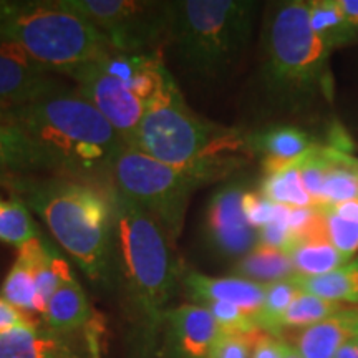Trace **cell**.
<instances>
[{
	"label": "cell",
	"instance_id": "7a4b0ae2",
	"mask_svg": "<svg viewBox=\"0 0 358 358\" xmlns=\"http://www.w3.org/2000/svg\"><path fill=\"white\" fill-rule=\"evenodd\" d=\"M0 123L32 136L55 163L58 174L78 181L110 179L124 141L108 120L77 90L0 113Z\"/></svg>",
	"mask_w": 358,
	"mask_h": 358
},
{
	"label": "cell",
	"instance_id": "52a82bcc",
	"mask_svg": "<svg viewBox=\"0 0 358 358\" xmlns=\"http://www.w3.org/2000/svg\"><path fill=\"white\" fill-rule=\"evenodd\" d=\"M0 40L19 45L58 73L115 52L100 30L64 0H0Z\"/></svg>",
	"mask_w": 358,
	"mask_h": 358
},
{
	"label": "cell",
	"instance_id": "8d00e7d4",
	"mask_svg": "<svg viewBox=\"0 0 358 358\" xmlns=\"http://www.w3.org/2000/svg\"><path fill=\"white\" fill-rule=\"evenodd\" d=\"M20 327H37L34 319L0 297V334Z\"/></svg>",
	"mask_w": 358,
	"mask_h": 358
},
{
	"label": "cell",
	"instance_id": "4316f807",
	"mask_svg": "<svg viewBox=\"0 0 358 358\" xmlns=\"http://www.w3.org/2000/svg\"><path fill=\"white\" fill-rule=\"evenodd\" d=\"M310 6V27L330 48L345 45L355 37V30L340 8L338 0H317Z\"/></svg>",
	"mask_w": 358,
	"mask_h": 358
},
{
	"label": "cell",
	"instance_id": "d590c367",
	"mask_svg": "<svg viewBox=\"0 0 358 358\" xmlns=\"http://www.w3.org/2000/svg\"><path fill=\"white\" fill-rule=\"evenodd\" d=\"M285 347H287V342L275 337V335L259 332L254 338L250 358H284Z\"/></svg>",
	"mask_w": 358,
	"mask_h": 358
},
{
	"label": "cell",
	"instance_id": "74e56055",
	"mask_svg": "<svg viewBox=\"0 0 358 358\" xmlns=\"http://www.w3.org/2000/svg\"><path fill=\"white\" fill-rule=\"evenodd\" d=\"M325 208H330L332 211L340 216L342 219H347V221L358 222V199L353 201H345V203H338L332 206H325Z\"/></svg>",
	"mask_w": 358,
	"mask_h": 358
},
{
	"label": "cell",
	"instance_id": "ab89813d",
	"mask_svg": "<svg viewBox=\"0 0 358 358\" xmlns=\"http://www.w3.org/2000/svg\"><path fill=\"white\" fill-rule=\"evenodd\" d=\"M335 358H358V334L353 335L338 348Z\"/></svg>",
	"mask_w": 358,
	"mask_h": 358
},
{
	"label": "cell",
	"instance_id": "6da1fadb",
	"mask_svg": "<svg viewBox=\"0 0 358 358\" xmlns=\"http://www.w3.org/2000/svg\"><path fill=\"white\" fill-rule=\"evenodd\" d=\"M133 148L189 174L199 185L221 178L250 150L239 129L221 127L191 111L173 75H164L146 101Z\"/></svg>",
	"mask_w": 358,
	"mask_h": 358
},
{
	"label": "cell",
	"instance_id": "1f68e13d",
	"mask_svg": "<svg viewBox=\"0 0 358 358\" xmlns=\"http://www.w3.org/2000/svg\"><path fill=\"white\" fill-rule=\"evenodd\" d=\"M299 171H301L303 186L313 201L315 208L322 206V189L325 179V150L324 146L313 145L302 158H299Z\"/></svg>",
	"mask_w": 358,
	"mask_h": 358
},
{
	"label": "cell",
	"instance_id": "f1b7e54d",
	"mask_svg": "<svg viewBox=\"0 0 358 358\" xmlns=\"http://www.w3.org/2000/svg\"><path fill=\"white\" fill-rule=\"evenodd\" d=\"M345 308V306L337 302H329L315 295L306 294L299 290L295 299L290 303L284 319H282V330L285 329H306V327L320 324L330 317L337 315Z\"/></svg>",
	"mask_w": 358,
	"mask_h": 358
},
{
	"label": "cell",
	"instance_id": "9c48e42d",
	"mask_svg": "<svg viewBox=\"0 0 358 358\" xmlns=\"http://www.w3.org/2000/svg\"><path fill=\"white\" fill-rule=\"evenodd\" d=\"M64 3L92 22L118 53L146 55L158 52L166 40L169 2L64 0Z\"/></svg>",
	"mask_w": 358,
	"mask_h": 358
},
{
	"label": "cell",
	"instance_id": "836d02e7",
	"mask_svg": "<svg viewBox=\"0 0 358 358\" xmlns=\"http://www.w3.org/2000/svg\"><path fill=\"white\" fill-rule=\"evenodd\" d=\"M256 335H243L221 330L216 342L213 343L208 358H250Z\"/></svg>",
	"mask_w": 358,
	"mask_h": 358
},
{
	"label": "cell",
	"instance_id": "ffe728a7",
	"mask_svg": "<svg viewBox=\"0 0 358 358\" xmlns=\"http://www.w3.org/2000/svg\"><path fill=\"white\" fill-rule=\"evenodd\" d=\"M40 237L19 248L15 262L8 271L0 292V297L27 315H37L35 264H37Z\"/></svg>",
	"mask_w": 358,
	"mask_h": 358
},
{
	"label": "cell",
	"instance_id": "4fadbf2b",
	"mask_svg": "<svg viewBox=\"0 0 358 358\" xmlns=\"http://www.w3.org/2000/svg\"><path fill=\"white\" fill-rule=\"evenodd\" d=\"M164 358H208L221 327L204 307L185 303L164 312Z\"/></svg>",
	"mask_w": 358,
	"mask_h": 358
},
{
	"label": "cell",
	"instance_id": "7bdbcfd3",
	"mask_svg": "<svg viewBox=\"0 0 358 358\" xmlns=\"http://www.w3.org/2000/svg\"><path fill=\"white\" fill-rule=\"evenodd\" d=\"M284 358H302V357L299 355V352L295 350V348H294L292 345H290V343H287V347H285Z\"/></svg>",
	"mask_w": 358,
	"mask_h": 358
},
{
	"label": "cell",
	"instance_id": "8fae6325",
	"mask_svg": "<svg viewBox=\"0 0 358 358\" xmlns=\"http://www.w3.org/2000/svg\"><path fill=\"white\" fill-rule=\"evenodd\" d=\"M52 71L19 45L0 40V113L32 105L66 90Z\"/></svg>",
	"mask_w": 358,
	"mask_h": 358
},
{
	"label": "cell",
	"instance_id": "83f0119b",
	"mask_svg": "<svg viewBox=\"0 0 358 358\" xmlns=\"http://www.w3.org/2000/svg\"><path fill=\"white\" fill-rule=\"evenodd\" d=\"M37 237H40L38 227L24 201L20 198L6 199L0 196V243L19 249Z\"/></svg>",
	"mask_w": 358,
	"mask_h": 358
},
{
	"label": "cell",
	"instance_id": "7402d4cb",
	"mask_svg": "<svg viewBox=\"0 0 358 358\" xmlns=\"http://www.w3.org/2000/svg\"><path fill=\"white\" fill-rule=\"evenodd\" d=\"M294 285L302 292L329 302L358 303V259L324 275H294Z\"/></svg>",
	"mask_w": 358,
	"mask_h": 358
},
{
	"label": "cell",
	"instance_id": "d6a6232c",
	"mask_svg": "<svg viewBox=\"0 0 358 358\" xmlns=\"http://www.w3.org/2000/svg\"><path fill=\"white\" fill-rule=\"evenodd\" d=\"M320 211L324 214L327 239L338 252L352 259L358 250V222L342 219L330 208H320Z\"/></svg>",
	"mask_w": 358,
	"mask_h": 358
},
{
	"label": "cell",
	"instance_id": "ac0fdd59",
	"mask_svg": "<svg viewBox=\"0 0 358 358\" xmlns=\"http://www.w3.org/2000/svg\"><path fill=\"white\" fill-rule=\"evenodd\" d=\"M0 358H80L64 335L40 327H20L0 334Z\"/></svg>",
	"mask_w": 358,
	"mask_h": 358
},
{
	"label": "cell",
	"instance_id": "d4e9b609",
	"mask_svg": "<svg viewBox=\"0 0 358 358\" xmlns=\"http://www.w3.org/2000/svg\"><path fill=\"white\" fill-rule=\"evenodd\" d=\"M71 274L70 266L66 264L60 252L53 248L50 243L40 237L37 264H35V289H37V315H42L47 310L48 302L53 294L70 280Z\"/></svg>",
	"mask_w": 358,
	"mask_h": 358
},
{
	"label": "cell",
	"instance_id": "d6986e66",
	"mask_svg": "<svg viewBox=\"0 0 358 358\" xmlns=\"http://www.w3.org/2000/svg\"><path fill=\"white\" fill-rule=\"evenodd\" d=\"M92 307L85 290L75 277L66 280L53 294L43 313L47 329L58 335H66L92 324Z\"/></svg>",
	"mask_w": 358,
	"mask_h": 358
},
{
	"label": "cell",
	"instance_id": "60d3db41",
	"mask_svg": "<svg viewBox=\"0 0 358 358\" xmlns=\"http://www.w3.org/2000/svg\"><path fill=\"white\" fill-rule=\"evenodd\" d=\"M19 174H10V173H3L0 171V186H10L12 181L15 179Z\"/></svg>",
	"mask_w": 358,
	"mask_h": 358
},
{
	"label": "cell",
	"instance_id": "2e32d148",
	"mask_svg": "<svg viewBox=\"0 0 358 358\" xmlns=\"http://www.w3.org/2000/svg\"><path fill=\"white\" fill-rule=\"evenodd\" d=\"M315 145L301 128L279 124L249 136L250 151L262 155L266 174L277 173L302 158Z\"/></svg>",
	"mask_w": 358,
	"mask_h": 358
},
{
	"label": "cell",
	"instance_id": "e0dca14e",
	"mask_svg": "<svg viewBox=\"0 0 358 358\" xmlns=\"http://www.w3.org/2000/svg\"><path fill=\"white\" fill-rule=\"evenodd\" d=\"M0 171L10 174L58 173L45 150L24 129L0 123Z\"/></svg>",
	"mask_w": 358,
	"mask_h": 358
},
{
	"label": "cell",
	"instance_id": "cb8c5ba5",
	"mask_svg": "<svg viewBox=\"0 0 358 358\" xmlns=\"http://www.w3.org/2000/svg\"><path fill=\"white\" fill-rule=\"evenodd\" d=\"M236 277L259 282V284H272V282L289 280L295 275L294 264L289 254L282 250L257 245L241 257L234 266Z\"/></svg>",
	"mask_w": 358,
	"mask_h": 358
},
{
	"label": "cell",
	"instance_id": "4dcf8cb0",
	"mask_svg": "<svg viewBox=\"0 0 358 358\" xmlns=\"http://www.w3.org/2000/svg\"><path fill=\"white\" fill-rule=\"evenodd\" d=\"M196 306L204 307L214 320L217 322V325L221 327L224 332H234V334H243V335H256L262 332L259 329L256 319L249 313H245L243 308L232 306L227 302H203L196 303Z\"/></svg>",
	"mask_w": 358,
	"mask_h": 358
},
{
	"label": "cell",
	"instance_id": "603a6c76",
	"mask_svg": "<svg viewBox=\"0 0 358 358\" xmlns=\"http://www.w3.org/2000/svg\"><path fill=\"white\" fill-rule=\"evenodd\" d=\"M289 257L294 264L295 275L312 277L324 275L347 266L352 259L343 256L334 248L327 236L307 237L294 244L289 250Z\"/></svg>",
	"mask_w": 358,
	"mask_h": 358
},
{
	"label": "cell",
	"instance_id": "277c9868",
	"mask_svg": "<svg viewBox=\"0 0 358 358\" xmlns=\"http://www.w3.org/2000/svg\"><path fill=\"white\" fill-rule=\"evenodd\" d=\"M332 48L310 27L308 2H279L268 8L262 30L261 80L272 103L302 108L317 96L332 98Z\"/></svg>",
	"mask_w": 358,
	"mask_h": 358
},
{
	"label": "cell",
	"instance_id": "3957f363",
	"mask_svg": "<svg viewBox=\"0 0 358 358\" xmlns=\"http://www.w3.org/2000/svg\"><path fill=\"white\" fill-rule=\"evenodd\" d=\"M8 187L43 219L57 243L90 279L110 284L115 262L108 189L62 176H17Z\"/></svg>",
	"mask_w": 358,
	"mask_h": 358
},
{
	"label": "cell",
	"instance_id": "5bb4252c",
	"mask_svg": "<svg viewBox=\"0 0 358 358\" xmlns=\"http://www.w3.org/2000/svg\"><path fill=\"white\" fill-rule=\"evenodd\" d=\"M186 294L196 303L227 302L256 319L266 297V284L241 277H209L189 271L182 275Z\"/></svg>",
	"mask_w": 358,
	"mask_h": 358
},
{
	"label": "cell",
	"instance_id": "9a60e30c",
	"mask_svg": "<svg viewBox=\"0 0 358 358\" xmlns=\"http://www.w3.org/2000/svg\"><path fill=\"white\" fill-rule=\"evenodd\" d=\"M358 334V310L345 307L320 324L301 329L294 337V348L302 358H335L338 348Z\"/></svg>",
	"mask_w": 358,
	"mask_h": 358
},
{
	"label": "cell",
	"instance_id": "30bf717a",
	"mask_svg": "<svg viewBox=\"0 0 358 358\" xmlns=\"http://www.w3.org/2000/svg\"><path fill=\"white\" fill-rule=\"evenodd\" d=\"M64 75L77 83V92L108 120L124 145L133 146L146 103L110 75L100 62L82 65Z\"/></svg>",
	"mask_w": 358,
	"mask_h": 358
},
{
	"label": "cell",
	"instance_id": "484cf974",
	"mask_svg": "<svg viewBox=\"0 0 358 358\" xmlns=\"http://www.w3.org/2000/svg\"><path fill=\"white\" fill-rule=\"evenodd\" d=\"M297 161L280 171L266 174L261 186V194L272 203L287 206V208H315L303 186Z\"/></svg>",
	"mask_w": 358,
	"mask_h": 358
},
{
	"label": "cell",
	"instance_id": "ba28073f",
	"mask_svg": "<svg viewBox=\"0 0 358 358\" xmlns=\"http://www.w3.org/2000/svg\"><path fill=\"white\" fill-rule=\"evenodd\" d=\"M111 186L146 211L171 243L181 236L191 192L199 181L179 169L124 146L111 166Z\"/></svg>",
	"mask_w": 358,
	"mask_h": 358
},
{
	"label": "cell",
	"instance_id": "e575fe53",
	"mask_svg": "<svg viewBox=\"0 0 358 358\" xmlns=\"http://www.w3.org/2000/svg\"><path fill=\"white\" fill-rule=\"evenodd\" d=\"M297 243L289 226L285 222H271L257 231V245H266L282 252L289 254V250Z\"/></svg>",
	"mask_w": 358,
	"mask_h": 358
},
{
	"label": "cell",
	"instance_id": "44dd1931",
	"mask_svg": "<svg viewBox=\"0 0 358 358\" xmlns=\"http://www.w3.org/2000/svg\"><path fill=\"white\" fill-rule=\"evenodd\" d=\"M325 179L322 189V206H332L358 199V158L347 151L324 146ZM319 208V209H320Z\"/></svg>",
	"mask_w": 358,
	"mask_h": 358
},
{
	"label": "cell",
	"instance_id": "b9f144b4",
	"mask_svg": "<svg viewBox=\"0 0 358 358\" xmlns=\"http://www.w3.org/2000/svg\"><path fill=\"white\" fill-rule=\"evenodd\" d=\"M88 342H90V352L93 353V358H100V348H98L95 335H90Z\"/></svg>",
	"mask_w": 358,
	"mask_h": 358
},
{
	"label": "cell",
	"instance_id": "f546056e",
	"mask_svg": "<svg viewBox=\"0 0 358 358\" xmlns=\"http://www.w3.org/2000/svg\"><path fill=\"white\" fill-rule=\"evenodd\" d=\"M297 294L299 289L290 279L266 284V297L256 315L259 329L279 337L282 334V319Z\"/></svg>",
	"mask_w": 358,
	"mask_h": 358
},
{
	"label": "cell",
	"instance_id": "8992f818",
	"mask_svg": "<svg viewBox=\"0 0 358 358\" xmlns=\"http://www.w3.org/2000/svg\"><path fill=\"white\" fill-rule=\"evenodd\" d=\"M257 10L249 0H174L164 43L187 75L214 82L244 55Z\"/></svg>",
	"mask_w": 358,
	"mask_h": 358
},
{
	"label": "cell",
	"instance_id": "7c38bea8",
	"mask_svg": "<svg viewBox=\"0 0 358 358\" xmlns=\"http://www.w3.org/2000/svg\"><path fill=\"white\" fill-rule=\"evenodd\" d=\"M245 189L237 182L222 186L213 194L206 214V237L217 254L244 257L257 248V231L248 222L243 211Z\"/></svg>",
	"mask_w": 358,
	"mask_h": 358
},
{
	"label": "cell",
	"instance_id": "5b68a950",
	"mask_svg": "<svg viewBox=\"0 0 358 358\" xmlns=\"http://www.w3.org/2000/svg\"><path fill=\"white\" fill-rule=\"evenodd\" d=\"M106 189L113 214L115 277L123 282L143 322L156 334L179 277L171 239L140 206L113 186Z\"/></svg>",
	"mask_w": 358,
	"mask_h": 358
},
{
	"label": "cell",
	"instance_id": "f35d334b",
	"mask_svg": "<svg viewBox=\"0 0 358 358\" xmlns=\"http://www.w3.org/2000/svg\"><path fill=\"white\" fill-rule=\"evenodd\" d=\"M340 8L348 22V25L355 30L358 35V0H338Z\"/></svg>",
	"mask_w": 358,
	"mask_h": 358
}]
</instances>
